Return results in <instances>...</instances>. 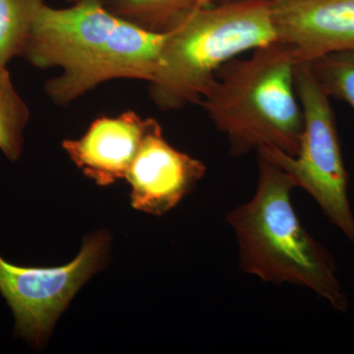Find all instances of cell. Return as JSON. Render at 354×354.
I'll return each mask as SVG.
<instances>
[{"mask_svg":"<svg viewBox=\"0 0 354 354\" xmlns=\"http://www.w3.org/2000/svg\"><path fill=\"white\" fill-rule=\"evenodd\" d=\"M205 174L201 160L169 145L156 120L125 177L131 186L133 208L164 215L194 189Z\"/></svg>","mask_w":354,"mask_h":354,"instance_id":"7","label":"cell"},{"mask_svg":"<svg viewBox=\"0 0 354 354\" xmlns=\"http://www.w3.org/2000/svg\"><path fill=\"white\" fill-rule=\"evenodd\" d=\"M310 64L326 94L348 102L354 111V50L329 53Z\"/></svg>","mask_w":354,"mask_h":354,"instance_id":"13","label":"cell"},{"mask_svg":"<svg viewBox=\"0 0 354 354\" xmlns=\"http://www.w3.org/2000/svg\"><path fill=\"white\" fill-rule=\"evenodd\" d=\"M272 17L298 62L354 50V0H272Z\"/></svg>","mask_w":354,"mask_h":354,"instance_id":"8","label":"cell"},{"mask_svg":"<svg viewBox=\"0 0 354 354\" xmlns=\"http://www.w3.org/2000/svg\"><path fill=\"white\" fill-rule=\"evenodd\" d=\"M108 232L88 235L78 256L60 267H26L0 254V295L12 311L16 337L43 348L77 291L108 259Z\"/></svg>","mask_w":354,"mask_h":354,"instance_id":"6","label":"cell"},{"mask_svg":"<svg viewBox=\"0 0 354 354\" xmlns=\"http://www.w3.org/2000/svg\"><path fill=\"white\" fill-rule=\"evenodd\" d=\"M65 2H68L70 4L76 3V2L80 1V0H64Z\"/></svg>","mask_w":354,"mask_h":354,"instance_id":"15","label":"cell"},{"mask_svg":"<svg viewBox=\"0 0 354 354\" xmlns=\"http://www.w3.org/2000/svg\"><path fill=\"white\" fill-rule=\"evenodd\" d=\"M109 11L153 34H169L195 11L213 6V0H102Z\"/></svg>","mask_w":354,"mask_h":354,"instance_id":"10","label":"cell"},{"mask_svg":"<svg viewBox=\"0 0 354 354\" xmlns=\"http://www.w3.org/2000/svg\"><path fill=\"white\" fill-rule=\"evenodd\" d=\"M295 88L304 116L299 150L295 157L272 147L257 153L278 165L295 186L306 191L333 225L354 247V214L348 197V174L342 158L330 97L310 62H298Z\"/></svg>","mask_w":354,"mask_h":354,"instance_id":"5","label":"cell"},{"mask_svg":"<svg viewBox=\"0 0 354 354\" xmlns=\"http://www.w3.org/2000/svg\"><path fill=\"white\" fill-rule=\"evenodd\" d=\"M214 4L234 3V2L244 1V0H213Z\"/></svg>","mask_w":354,"mask_h":354,"instance_id":"14","label":"cell"},{"mask_svg":"<svg viewBox=\"0 0 354 354\" xmlns=\"http://www.w3.org/2000/svg\"><path fill=\"white\" fill-rule=\"evenodd\" d=\"M297 64L295 50L278 39L221 67L199 104L227 137L232 156L262 147L297 156L304 127L295 88Z\"/></svg>","mask_w":354,"mask_h":354,"instance_id":"3","label":"cell"},{"mask_svg":"<svg viewBox=\"0 0 354 354\" xmlns=\"http://www.w3.org/2000/svg\"><path fill=\"white\" fill-rule=\"evenodd\" d=\"M276 41L272 0L203 7L167 34L151 97L164 111L199 104L223 65Z\"/></svg>","mask_w":354,"mask_h":354,"instance_id":"4","label":"cell"},{"mask_svg":"<svg viewBox=\"0 0 354 354\" xmlns=\"http://www.w3.org/2000/svg\"><path fill=\"white\" fill-rule=\"evenodd\" d=\"M156 120L133 111L115 118L93 121L81 138L64 140L62 148L72 162L97 185H111L125 178L147 132Z\"/></svg>","mask_w":354,"mask_h":354,"instance_id":"9","label":"cell"},{"mask_svg":"<svg viewBox=\"0 0 354 354\" xmlns=\"http://www.w3.org/2000/svg\"><path fill=\"white\" fill-rule=\"evenodd\" d=\"M30 111L18 94L6 67H0V151L10 162L19 160Z\"/></svg>","mask_w":354,"mask_h":354,"instance_id":"11","label":"cell"},{"mask_svg":"<svg viewBox=\"0 0 354 354\" xmlns=\"http://www.w3.org/2000/svg\"><path fill=\"white\" fill-rule=\"evenodd\" d=\"M295 188L286 171L258 153L255 194L227 216L236 237L241 269L264 283L304 286L346 314L348 295L334 257L298 218L291 201Z\"/></svg>","mask_w":354,"mask_h":354,"instance_id":"2","label":"cell"},{"mask_svg":"<svg viewBox=\"0 0 354 354\" xmlns=\"http://www.w3.org/2000/svg\"><path fill=\"white\" fill-rule=\"evenodd\" d=\"M44 0H0V67L22 57L32 22Z\"/></svg>","mask_w":354,"mask_h":354,"instance_id":"12","label":"cell"},{"mask_svg":"<svg viewBox=\"0 0 354 354\" xmlns=\"http://www.w3.org/2000/svg\"><path fill=\"white\" fill-rule=\"evenodd\" d=\"M167 34L144 31L109 12L102 0H80L65 8L41 4L22 57L37 68L58 67L44 92L66 106L114 79L153 80Z\"/></svg>","mask_w":354,"mask_h":354,"instance_id":"1","label":"cell"}]
</instances>
